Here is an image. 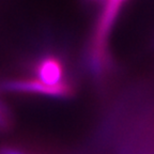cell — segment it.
I'll return each instance as SVG.
<instances>
[{
  "instance_id": "1",
  "label": "cell",
  "mask_w": 154,
  "mask_h": 154,
  "mask_svg": "<svg viewBox=\"0 0 154 154\" xmlns=\"http://www.w3.org/2000/svg\"><path fill=\"white\" fill-rule=\"evenodd\" d=\"M7 88L13 91L57 97H67L75 92L66 62L55 54L44 55L38 59L32 66L31 76L8 82Z\"/></svg>"
},
{
  "instance_id": "2",
  "label": "cell",
  "mask_w": 154,
  "mask_h": 154,
  "mask_svg": "<svg viewBox=\"0 0 154 154\" xmlns=\"http://www.w3.org/2000/svg\"><path fill=\"white\" fill-rule=\"evenodd\" d=\"M10 117L9 112L5 108L0 105V131H5L10 126Z\"/></svg>"
},
{
  "instance_id": "3",
  "label": "cell",
  "mask_w": 154,
  "mask_h": 154,
  "mask_svg": "<svg viewBox=\"0 0 154 154\" xmlns=\"http://www.w3.org/2000/svg\"><path fill=\"white\" fill-rule=\"evenodd\" d=\"M0 154H25V153H22V152L17 151V150H13V149H3V150H1Z\"/></svg>"
}]
</instances>
